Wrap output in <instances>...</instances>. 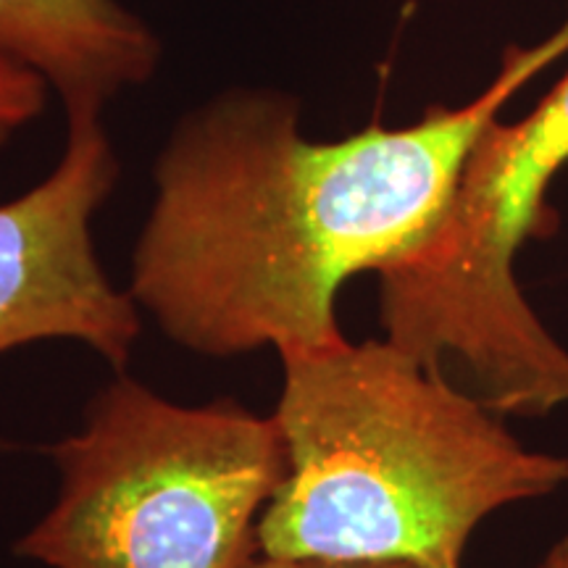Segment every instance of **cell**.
<instances>
[{
	"label": "cell",
	"mask_w": 568,
	"mask_h": 568,
	"mask_svg": "<svg viewBox=\"0 0 568 568\" xmlns=\"http://www.w3.org/2000/svg\"><path fill=\"white\" fill-rule=\"evenodd\" d=\"M568 51V24L510 51L471 103L408 126L308 140L301 101L232 88L174 126L132 255L130 295L187 351L232 358L343 343L337 295L422 251L497 111Z\"/></svg>",
	"instance_id": "cell-1"
},
{
	"label": "cell",
	"mask_w": 568,
	"mask_h": 568,
	"mask_svg": "<svg viewBox=\"0 0 568 568\" xmlns=\"http://www.w3.org/2000/svg\"><path fill=\"white\" fill-rule=\"evenodd\" d=\"M287 474L258 524L264 558L460 566L495 510L568 485L500 414L389 339L282 353Z\"/></svg>",
	"instance_id": "cell-2"
},
{
	"label": "cell",
	"mask_w": 568,
	"mask_h": 568,
	"mask_svg": "<svg viewBox=\"0 0 568 568\" xmlns=\"http://www.w3.org/2000/svg\"><path fill=\"white\" fill-rule=\"evenodd\" d=\"M51 453L55 506L13 550L53 568H251L287 474L274 416L176 406L130 376Z\"/></svg>",
	"instance_id": "cell-3"
},
{
	"label": "cell",
	"mask_w": 568,
	"mask_h": 568,
	"mask_svg": "<svg viewBox=\"0 0 568 568\" xmlns=\"http://www.w3.org/2000/svg\"><path fill=\"white\" fill-rule=\"evenodd\" d=\"M566 163L568 74L521 122L487 126L429 243L379 274L385 339L445 376L453 368L500 416L568 403V351L514 276L524 243L552 230L548 187Z\"/></svg>",
	"instance_id": "cell-4"
},
{
	"label": "cell",
	"mask_w": 568,
	"mask_h": 568,
	"mask_svg": "<svg viewBox=\"0 0 568 568\" xmlns=\"http://www.w3.org/2000/svg\"><path fill=\"white\" fill-rule=\"evenodd\" d=\"M101 111L67 109V148L53 172L0 203V355L77 339L122 368L138 343L140 305L113 287L92 245V216L122 174Z\"/></svg>",
	"instance_id": "cell-5"
},
{
	"label": "cell",
	"mask_w": 568,
	"mask_h": 568,
	"mask_svg": "<svg viewBox=\"0 0 568 568\" xmlns=\"http://www.w3.org/2000/svg\"><path fill=\"white\" fill-rule=\"evenodd\" d=\"M0 53L45 77L63 109H103L151 82L163 45L122 0H0Z\"/></svg>",
	"instance_id": "cell-6"
},
{
	"label": "cell",
	"mask_w": 568,
	"mask_h": 568,
	"mask_svg": "<svg viewBox=\"0 0 568 568\" xmlns=\"http://www.w3.org/2000/svg\"><path fill=\"white\" fill-rule=\"evenodd\" d=\"M51 84L38 71L0 53V148L38 122Z\"/></svg>",
	"instance_id": "cell-7"
},
{
	"label": "cell",
	"mask_w": 568,
	"mask_h": 568,
	"mask_svg": "<svg viewBox=\"0 0 568 568\" xmlns=\"http://www.w3.org/2000/svg\"><path fill=\"white\" fill-rule=\"evenodd\" d=\"M251 568H460V566H439L426 564V560L410 558H387V560H282V558H261Z\"/></svg>",
	"instance_id": "cell-8"
},
{
	"label": "cell",
	"mask_w": 568,
	"mask_h": 568,
	"mask_svg": "<svg viewBox=\"0 0 568 568\" xmlns=\"http://www.w3.org/2000/svg\"><path fill=\"white\" fill-rule=\"evenodd\" d=\"M539 568H568V535L560 539V542L552 545Z\"/></svg>",
	"instance_id": "cell-9"
}]
</instances>
